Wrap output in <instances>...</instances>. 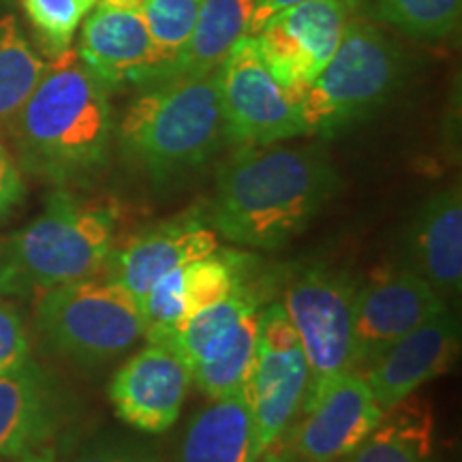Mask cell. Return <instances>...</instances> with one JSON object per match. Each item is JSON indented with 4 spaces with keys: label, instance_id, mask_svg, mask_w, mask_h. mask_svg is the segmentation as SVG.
Masks as SVG:
<instances>
[{
    "label": "cell",
    "instance_id": "cell-1",
    "mask_svg": "<svg viewBox=\"0 0 462 462\" xmlns=\"http://www.w3.org/2000/svg\"><path fill=\"white\" fill-rule=\"evenodd\" d=\"M340 189L343 178L319 148L245 146L218 170L206 217L234 245L279 251Z\"/></svg>",
    "mask_w": 462,
    "mask_h": 462
},
{
    "label": "cell",
    "instance_id": "cell-30",
    "mask_svg": "<svg viewBox=\"0 0 462 462\" xmlns=\"http://www.w3.org/2000/svg\"><path fill=\"white\" fill-rule=\"evenodd\" d=\"M31 360V340L20 315L0 304V374Z\"/></svg>",
    "mask_w": 462,
    "mask_h": 462
},
{
    "label": "cell",
    "instance_id": "cell-5",
    "mask_svg": "<svg viewBox=\"0 0 462 462\" xmlns=\"http://www.w3.org/2000/svg\"><path fill=\"white\" fill-rule=\"evenodd\" d=\"M407 60L377 22L356 15L323 71L300 95L306 135L334 137L366 120L401 88Z\"/></svg>",
    "mask_w": 462,
    "mask_h": 462
},
{
    "label": "cell",
    "instance_id": "cell-25",
    "mask_svg": "<svg viewBox=\"0 0 462 462\" xmlns=\"http://www.w3.org/2000/svg\"><path fill=\"white\" fill-rule=\"evenodd\" d=\"M262 310L263 306L246 317L238 337H236V340L227 346V349L190 371V374H193V383L198 385L208 398L245 394L248 379H251L253 362H255Z\"/></svg>",
    "mask_w": 462,
    "mask_h": 462
},
{
    "label": "cell",
    "instance_id": "cell-33",
    "mask_svg": "<svg viewBox=\"0 0 462 462\" xmlns=\"http://www.w3.org/2000/svg\"><path fill=\"white\" fill-rule=\"evenodd\" d=\"M255 462H296V458L289 454V449L282 446L279 439V441L273 443L268 449H263Z\"/></svg>",
    "mask_w": 462,
    "mask_h": 462
},
{
    "label": "cell",
    "instance_id": "cell-24",
    "mask_svg": "<svg viewBox=\"0 0 462 462\" xmlns=\"http://www.w3.org/2000/svg\"><path fill=\"white\" fill-rule=\"evenodd\" d=\"M462 0H357V15L418 42H439L460 24Z\"/></svg>",
    "mask_w": 462,
    "mask_h": 462
},
{
    "label": "cell",
    "instance_id": "cell-3",
    "mask_svg": "<svg viewBox=\"0 0 462 462\" xmlns=\"http://www.w3.org/2000/svg\"><path fill=\"white\" fill-rule=\"evenodd\" d=\"M223 142L217 73L143 86L118 125L123 159L154 182L201 167Z\"/></svg>",
    "mask_w": 462,
    "mask_h": 462
},
{
    "label": "cell",
    "instance_id": "cell-23",
    "mask_svg": "<svg viewBox=\"0 0 462 462\" xmlns=\"http://www.w3.org/2000/svg\"><path fill=\"white\" fill-rule=\"evenodd\" d=\"M45 69L48 62L32 50L15 17H0V131H9Z\"/></svg>",
    "mask_w": 462,
    "mask_h": 462
},
{
    "label": "cell",
    "instance_id": "cell-34",
    "mask_svg": "<svg viewBox=\"0 0 462 462\" xmlns=\"http://www.w3.org/2000/svg\"><path fill=\"white\" fill-rule=\"evenodd\" d=\"M99 5H107V7L116 9H129V11H142L146 0H99Z\"/></svg>",
    "mask_w": 462,
    "mask_h": 462
},
{
    "label": "cell",
    "instance_id": "cell-4",
    "mask_svg": "<svg viewBox=\"0 0 462 462\" xmlns=\"http://www.w3.org/2000/svg\"><path fill=\"white\" fill-rule=\"evenodd\" d=\"M116 210L58 189L43 212L0 246V293H43L97 276L114 248Z\"/></svg>",
    "mask_w": 462,
    "mask_h": 462
},
{
    "label": "cell",
    "instance_id": "cell-26",
    "mask_svg": "<svg viewBox=\"0 0 462 462\" xmlns=\"http://www.w3.org/2000/svg\"><path fill=\"white\" fill-rule=\"evenodd\" d=\"M201 5L204 0H146L142 15L146 20L150 42H152L154 62L142 75L137 86L152 82L154 75L184 48L199 17Z\"/></svg>",
    "mask_w": 462,
    "mask_h": 462
},
{
    "label": "cell",
    "instance_id": "cell-14",
    "mask_svg": "<svg viewBox=\"0 0 462 462\" xmlns=\"http://www.w3.org/2000/svg\"><path fill=\"white\" fill-rule=\"evenodd\" d=\"M217 248V231L208 225L206 212L189 210L140 231L118 251L112 248L103 270L140 300L152 282L171 270L210 255Z\"/></svg>",
    "mask_w": 462,
    "mask_h": 462
},
{
    "label": "cell",
    "instance_id": "cell-32",
    "mask_svg": "<svg viewBox=\"0 0 462 462\" xmlns=\"http://www.w3.org/2000/svg\"><path fill=\"white\" fill-rule=\"evenodd\" d=\"M310 3V0H251V22H248V37L255 34L270 17L282 9L296 7V5ZM357 3V0H356Z\"/></svg>",
    "mask_w": 462,
    "mask_h": 462
},
{
    "label": "cell",
    "instance_id": "cell-11",
    "mask_svg": "<svg viewBox=\"0 0 462 462\" xmlns=\"http://www.w3.org/2000/svg\"><path fill=\"white\" fill-rule=\"evenodd\" d=\"M302 420L289 430L285 448L296 462H337L351 454L383 420L360 371H346L302 404Z\"/></svg>",
    "mask_w": 462,
    "mask_h": 462
},
{
    "label": "cell",
    "instance_id": "cell-12",
    "mask_svg": "<svg viewBox=\"0 0 462 462\" xmlns=\"http://www.w3.org/2000/svg\"><path fill=\"white\" fill-rule=\"evenodd\" d=\"M448 306L429 282L402 265L385 270L364 287H357L354 304V371H366L396 340Z\"/></svg>",
    "mask_w": 462,
    "mask_h": 462
},
{
    "label": "cell",
    "instance_id": "cell-31",
    "mask_svg": "<svg viewBox=\"0 0 462 462\" xmlns=\"http://www.w3.org/2000/svg\"><path fill=\"white\" fill-rule=\"evenodd\" d=\"M24 198V180L17 161L0 142V221Z\"/></svg>",
    "mask_w": 462,
    "mask_h": 462
},
{
    "label": "cell",
    "instance_id": "cell-6",
    "mask_svg": "<svg viewBox=\"0 0 462 462\" xmlns=\"http://www.w3.org/2000/svg\"><path fill=\"white\" fill-rule=\"evenodd\" d=\"M37 330L75 362L114 360L143 338L140 300L109 276L67 282L42 293Z\"/></svg>",
    "mask_w": 462,
    "mask_h": 462
},
{
    "label": "cell",
    "instance_id": "cell-7",
    "mask_svg": "<svg viewBox=\"0 0 462 462\" xmlns=\"http://www.w3.org/2000/svg\"><path fill=\"white\" fill-rule=\"evenodd\" d=\"M356 296L357 282L349 274L323 265L306 268L287 282L281 304L309 364L306 398L354 371Z\"/></svg>",
    "mask_w": 462,
    "mask_h": 462
},
{
    "label": "cell",
    "instance_id": "cell-21",
    "mask_svg": "<svg viewBox=\"0 0 462 462\" xmlns=\"http://www.w3.org/2000/svg\"><path fill=\"white\" fill-rule=\"evenodd\" d=\"M262 298L248 282H240L221 302L206 306L199 313L189 317L187 321L171 334L165 346L184 357L190 371L199 364L217 357L221 351L234 343L242 323L251 313L262 309Z\"/></svg>",
    "mask_w": 462,
    "mask_h": 462
},
{
    "label": "cell",
    "instance_id": "cell-2",
    "mask_svg": "<svg viewBox=\"0 0 462 462\" xmlns=\"http://www.w3.org/2000/svg\"><path fill=\"white\" fill-rule=\"evenodd\" d=\"M17 161L51 182H78L107 163L114 137L107 86L71 48L51 58L9 126Z\"/></svg>",
    "mask_w": 462,
    "mask_h": 462
},
{
    "label": "cell",
    "instance_id": "cell-13",
    "mask_svg": "<svg viewBox=\"0 0 462 462\" xmlns=\"http://www.w3.org/2000/svg\"><path fill=\"white\" fill-rule=\"evenodd\" d=\"M193 383L190 366L165 345L148 343L116 371L109 401L131 429L159 435L176 424Z\"/></svg>",
    "mask_w": 462,
    "mask_h": 462
},
{
    "label": "cell",
    "instance_id": "cell-18",
    "mask_svg": "<svg viewBox=\"0 0 462 462\" xmlns=\"http://www.w3.org/2000/svg\"><path fill=\"white\" fill-rule=\"evenodd\" d=\"M56 426L50 379L34 362L0 374V458L37 452Z\"/></svg>",
    "mask_w": 462,
    "mask_h": 462
},
{
    "label": "cell",
    "instance_id": "cell-19",
    "mask_svg": "<svg viewBox=\"0 0 462 462\" xmlns=\"http://www.w3.org/2000/svg\"><path fill=\"white\" fill-rule=\"evenodd\" d=\"M255 426L245 394L212 398L190 418L176 462H255Z\"/></svg>",
    "mask_w": 462,
    "mask_h": 462
},
{
    "label": "cell",
    "instance_id": "cell-22",
    "mask_svg": "<svg viewBox=\"0 0 462 462\" xmlns=\"http://www.w3.org/2000/svg\"><path fill=\"white\" fill-rule=\"evenodd\" d=\"M337 462H439L430 413L409 396L388 409L377 429Z\"/></svg>",
    "mask_w": 462,
    "mask_h": 462
},
{
    "label": "cell",
    "instance_id": "cell-15",
    "mask_svg": "<svg viewBox=\"0 0 462 462\" xmlns=\"http://www.w3.org/2000/svg\"><path fill=\"white\" fill-rule=\"evenodd\" d=\"M460 349V319L452 306L430 317L362 371L374 401L383 411L396 407L413 392L452 366Z\"/></svg>",
    "mask_w": 462,
    "mask_h": 462
},
{
    "label": "cell",
    "instance_id": "cell-20",
    "mask_svg": "<svg viewBox=\"0 0 462 462\" xmlns=\"http://www.w3.org/2000/svg\"><path fill=\"white\" fill-rule=\"evenodd\" d=\"M248 22L251 0H204L189 42L148 86L167 79L204 78L217 73L231 48L242 37H248Z\"/></svg>",
    "mask_w": 462,
    "mask_h": 462
},
{
    "label": "cell",
    "instance_id": "cell-35",
    "mask_svg": "<svg viewBox=\"0 0 462 462\" xmlns=\"http://www.w3.org/2000/svg\"><path fill=\"white\" fill-rule=\"evenodd\" d=\"M20 462H56V458L51 452H31L22 456Z\"/></svg>",
    "mask_w": 462,
    "mask_h": 462
},
{
    "label": "cell",
    "instance_id": "cell-27",
    "mask_svg": "<svg viewBox=\"0 0 462 462\" xmlns=\"http://www.w3.org/2000/svg\"><path fill=\"white\" fill-rule=\"evenodd\" d=\"M246 262L248 257L242 253L218 248L198 262H190L187 265V319L206 306L221 302L245 282Z\"/></svg>",
    "mask_w": 462,
    "mask_h": 462
},
{
    "label": "cell",
    "instance_id": "cell-29",
    "mask_svg": "<svg viewBox=\"0 0 462 462\" xmlns=\"http://www.w3.org/2000/svg\"><path fill=\"white\" fill-rule=\"evenodd\" d=\"M73 462H161L157 448L129 435H106L95 439Z\"/></svg>",
    "mask_w": 462,
    "mask_h": 462
},
{
    "label": "cell",
    "instance_id": "cell-10",
    "mask_svg": "<svg viewBox=\"0 0 462 462\" xmlns=\"http://www.w3.org/2000/svg\"><path fill=\"white\" fill-rule=\"evenodd\" d=\"M356 15V0H310L279 11L253 37L279 82L300 101L330 62Z\"/></svg>",
    "mask_w": 462,
    "mask_h": 462
},
{
    "label": "cell",
    "instance_id": "cell-17",
    "mask_svg": "<svg viewBox=\"0 0 462 462\" xmlns=\"http://www.w3.org/2000/svg\"><path fill=\"white\" fill-rule=\"evenodd\" d=\"M78 56L103 84H140L154 51L142 11L97 5L84 20Z\"/></svg>",
    "mask_w": 462,
    "mask_h": 462
},
{
    "label": "cell",
    "instance_id": "cell-28",
    "mask_svg": "<svg viewBox=\"0 0 462 462\" xmlns=\"http://www.w3.org/2000/svg\"><path fill=\"white\" fill-rule=\"evenodd\" d=\"M99 0H22V7L43 48L54 58L71 48L78 28Z\"/></svg>",
    "mask_w": 462,
    "mask_h": 462
},
{
    "label": "cell",
    "instance_id": "cell-16",
    "mask_svg": "<svg viewBox=\"0 0 462 462\" xmlns=\"http://www.w3.org/2000/svg\"><path fill=\"white\" fill-rule=\"evenodd\" d=\"M402 268L424 279L446 302L462 291V193L460 184L432 193L402 240Z\"/></svg>",
    "mask_w": 462,
    "mask_h": 462
},
{
    "label": "cell",
    "instance_id": "cell-8",
    "mask_svg": "<svg viewBox=\"0 0 462 462\" xmlns=\"http://www.w3.org/2000/svg\"><path fill=\"white\" fill-rule=\"evenodd\" d=\"M225 137L245 146H273L306 135L302 109L263 60L255 37H242L217 71Z\"/></svg>",
    "mask_w": 462,
    "mask_h": 462
},
{
    "label": "cell",
    "instance_id": "cell-9",
    "mask_svg": "<svg viewBox=\"0 0 462 462\" xmlns=\"http://www.w3.org/2000/svg\"><path fill=\"white\" fill-rule=\"evenodd\" d=\"M309 390V364L281 302L263 306L245 396L255 426L257 458L285 435Z\"/></svg>",
    "mask_w": 462,
    "mask_h": 462
}]
</instances>
